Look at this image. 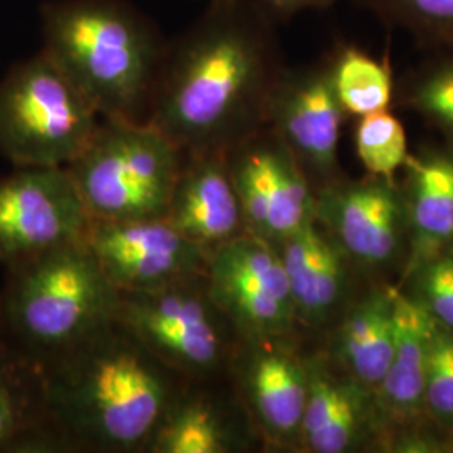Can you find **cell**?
Wrapping results in <instances>:
<instances>
[{"label": "cell", "instance_id": "obj_1", "mask_svg": "<svg viewBox=\"0 0 453 453\" xmlns=\"http://www.w3.org/2000/svg\"><path fill=\"white\" fill-rule=\"evenodd\" d=\"M277 20L257 0H211L168 42L146 121L185 151H228L265 127L284 71Z\"/></svg>", "mask_w": 453, "mask_h": 453}, {"label": "cell", "instance_id": "obj_2", "mask_svg": "<svg viewBox=\"0 0 453 453\" xmlns=\"http://www.w3.org/2000/svg\"><path fill=\"white\" fill-rule=\"evenodd\" d=\"M41 372L50 420L69 452L145 453L187 383L118 319Z\"/></svg>", "mask_w": 453, "mask_h": 453}, {"label": "cell", "instance_id": "obj_3", "mask_svg": "<svg viewBox=\"0 0 453 453\" xmlns=\"http://www.w3.org/2000/svg\"><path fill=\"white\" fill-rule=\"evenodd\" d=\"M42 50L103 118L143 121L168 41L127 0H49Z\"/></svg>", "mask_w": 453, "mask_h": 453}, {"label": "cell", "instance_id": "obj_4", "mask_svg": "<svg viewBox=\"0 0 453 453\" xmlns=\"http://www.w3.org/2000/svg\"><path fill=\"white\" fill-rule=\"evenodd\" d=\"M5 271L0 336L39 368L116 319L119 291L82 239Z\"/></svg>", "mask_w": 453, "mask_h": 453}, {"label": "cell", "instance_id": "obj_5", "mask_svg": "<svg viewBox=\"0 0 453 453\" xmlns=\"http://www.w3.org/2000/svg\"><path fill=\"white\" fill-rule=\"evenodd\" d=\"M185 151L150 121L103 118L65 168L89 219H163Z\"/></svg>", "mask_w": 453, "mask_h": 453}, {"label": "cell", "instance_id": "obj_6", "mask_svg": "<svg viewBox=\"0 0 453 453\" xmlns=\"http://www.w3.org/2000/svg\"><path fill=\"white\" fill-rule=\"evenodd\" d=\"M116 319L185 381L230 376L243 341L211 297L207 275L119 291Z\"/></svg>", "mask_w": 453, "mask_h": 453}, {"label": "cell", "instance_id": "obj_7", "mask_svg": "<svg viewBox=\"0 0 453 453\" xmlns=\"http://www.w3.org/2000/svg\"><path fill=\"white\" fill-rule=\"evenodd\" d=\"M101 119L42 49L0 80V153L14 166H67Z\"/></svg>", "mask_w": 453, "mask_h": 453}, {"label": "cell", "instance_id": "obj_8", "mask_svg": "<svg viewBox=\"0 0 453 453\" xmlns=\"http://www.w3.org/2000/svg\"><path fill=\"white\" fill-rule=\"evenodd\" d=\"M205 275L213 301L242 341L289 340L299 326L274 243L247 232L211 252Z\"/></svg>", "mask_w": 453, "mask_h": 453}, {"label": "cell", "instance_id": "obj_9", "mask_svg": "<svg viewBox=\"0 0 453 453\" xmlns=\"http://www.w3.org/2000/svg\"><path fill=\"white\" fill-rule=\"evenodd\" d=\"M247 232L277 245L316 219V195L304 168L269 128L226 151Z\"/></svg>", "mask_w": 453, "mask_h": 453}, {"label": "cell", "instance_id": "obj_10", "mask_svg": "<svg viewBox=\"0 0 453 453\" xmlns=\"http://www.w3.org/2000/svg\"><path fill=\"white\" fill-rule=\"evenodd\" d=\"M88 222L65 166H16L0 177V265L80 241Z\"/></svg>", "mask_w": 453, "mask_h": 453}, {"label": "cell", "instance_id": "obj_11", "mask_svg": "<svg viewBox=\"0 0 453 453\" xmlns=\"http://www.w3.org/2000/svg\"><path fill=\"white\" fill-rule=\"evenodd\" d=\"M82 242L118 291H150L205 275L211 257L165 217L89 219Z\"/></svg>", "mask_w": 453, "mask_h": 453}, {"label": "cell", "instance_id": "obj_12", "mask_svg": "<svg viewBox=\"0 0 453 453\" xmlns=\"http://www.w3.org/2000/svg\"><path fill=\"white\" fill-rule=\"evenodd\" d=\"M344 114L326 56L316 65L284 67L267 103L265 128L289 148L308 177H329L338 166Z\"/></svg>", "mask_w": 453, "mask_h": 453}, {"label": "cell", "instance_id": "obj_13", "mask_svg": "<svg viewBox=\"0 0 453 453\" xmlns=\"http://www.w3.org/2000/svg\"><path fill=\"white\" fill-rule=\"evenodd\" d=\"M230 376L260 434L279 447H299L308 398L306 357L296 355L288 340L243 341Z\"/></svg>", "mask_w": 453, "mask_h": 453}, {"label": "cell", "instance_id": "obj_14", "mask_svg": "<svg viewBox=\"0 0 453 453\" xmlns=\"http://www.w3.org/2000/svg\"><path fill=\"white\" fill-rule=\"evenodd\" d=\"M316 220L344 256L365 265H385L398 254L405 211L391 181L327 185L316 195Z\"/></svg>", "mask_w": 453, "mask_h": 453}, {"label": "cell", "instance_id": "obj_15", "mask_svg": "<svg viewBox=\"0 0 453 453\" xmlns=\"http://www.w3.org/2000/svg\"><path fill=\"white\" fill-rule=\"evenodd\" d=\"M165 219L209 256L220 245L247 234L226 151L185 153Z\"/></svg>", "mask_w": 453, "mask_h": 453}, {"label": "cell", "instance_id": "obj_16", "mask_svg": "<svg viewBox=\"0 0 453 453\" xmlns=\"http://www.w3.org/2000/svg\"><path fill=\"white\" fill-rule=\"evenodd\" d=\"M275 247L288 275L297 324L321 327L329 323L346 286L344 252L338 243L314 219Z\"/></svg>", "mask_w": 453, "mask_h": 453}, {"label": "cell", "instance_id": "obj_17", "mask_svg": "<svg viewBox=\"0 0 453 453\" xmlns=\"http://www.w3.org/2000/svg\"><path fill=\"white\" fill-rule=\"evenodd\" d=\"M219 381L222 380L187 381L163 415L145 453L242 450L245 435L228 400L217 388Z\"/></svg>", "mask_w": 453, "mask_h": 453}, {"label": "cell", "instance_id": "obj_18", "mask_svg": "<svg viewBox=\"0 0 453 453\" xmlns=\"http://www.w3.org/2000/svg\"><path fill=\"white\" fill-rule=\"evenodd\" d=\"M69 452L50 420L41 368L0 336V453Z\"/></svg>", "mask_w": 453, "mask_h": 453}, {"label": "cell", "instance_id": "obj_19", "mask_svg": "<svg viewBox=\"0 0 453 453\" xmlns=\"http://www.w3.org/2000/svg\"><path fill=\"white\" fill-rule=\"evenodd\" d=\"M395 351L378 385L380 402L389 417L411 420L425 410V388L434 321L425 309L395 291Z\"/></svg>", "mask_w": 453, "mask_h": 453}, {"label": "cell", "instance_id": "obj_20", "mask_svg": "<svg viewBox=\"0 0 453 453\" xmlns=\"http://www.w3.org/2000/svg\"><path fill=\"white\" fill-rule=\"evenodd\" d=\"M308 398L299 447L312 453L348 452L359 435L363 405L357 381L341 380L324 357H306Z\"/></svg>", "mask_w": 453, "mask_h": 453}, {"label": "cell", "instance_id": "obj_21", "mask_svg": "<svg viewBox=\"0 0 453 453\" xmlns=\"http://www.w3.org/2000/svg\"><path fill=\"white\" fill-rule=\"evenodd\" d=\"M395 291H378L351 309L333 338V357L361 387L383 381L395 351Z\"/></svg>", "mask_w": 453, "mask_h": 453}, {"label": "cell", "instance_id": "obj_22", "mask_svg": "<svg viewBox=\"0 0 453 453\" xmlns=\"http://www.w3.org/2000/svg\"><path fill=\"white\" fill-rule=\"evenodd\" d=\"M411 222L421 260L453 241V150H432L410 157Z\"/></svg>", "mask_w": 453, "mask_h": 453}, {"label": "cell", "instance_id": "obj_23", "mask_svg": "<svg viewBox=\"0 0 453 453\" xmlns=\"http://www.w3.org/2000/svg\"><path fill=\"white\" fill-rule=\"evenodd\" d=\"M327 61L344 113L359 118L389 110L395 82L387 61L349 42H340L327 54Z\"/></svg>", "mask_w": 453, "mask_h": 453}, {"label": "cell", "instance_id": "obj_24", "mask_svg": "<svg viewBox=\"0 0 453 453\" xmlns=\"http://www.w3.org/2000/svg\"><path fill=\"white\" fill-rule=\"evenodd\" d=\"M385 29L410 34L425 48L453 42V0H351Z\"/></svg>", "mask_w": 453, "mask_h": 453}, {"label": "cell", "instance_id": "obj_25", "mask_svg": "<svg viewBox=\"0 0 453 453\" xmlns=\"http://www.w3.org/2000/svg\"><path fill=\"white\" fill-rule=\"evenodd\" d=\"M355 146L363 166L374 179L391 181L410 158L405 128L389 110L357 118Z\"/></svg>", "mask_w": 453, "mask_h": 453}, {"label": "cell", "instance_id": "obj_26", "mask_svg": "<svg viewBox=\"0 0 453 453\" xmlns=\"http://www.w3.org/2000/svg\"><path fill=\"white\" fill-rule=\"evenodd\" d=\"M440 56L408 81L406 103L443 130L453 133V56Z\"/></svg>", "mask_w": 453, "mask_h": 453}, {"label": "cell", "instance_id": "obj_27", "mask_svg": "<svg viewBox=\"0 0 453 453\" xmlns=\"http://www.w3.org/2000/svg\"><path fill=\"white\" fill-rule=\"evenodd\" d=\"M413 297L440 327L453 333V250L441 249L415 269Z\"/></svg>", "mask_w": 453, "mask_h": 453}, {"label": "cell", "instance_id": "obj_28", "mask_svg": "<svg viewBox=\"0 0 453 453\" xmlns=\"http://www.w3.org/2000/svg\"><path fill=\"white\" fill-rule=\"evenodd\" d=\"M425 410L441 426L453 428V333L435 323L430 338Z\"/></svg>", "mask_w": 453, "mask_h": 453}, {"label": "cell", "instance_id": "obj_29", "mask_svg": "<svg viewBox=\"0 0 453 453\" xmlns=\"http://www.w3.org/2000/svg\"><path fill=\"white\" fill-rule=\"evenodd\" d=\"M257 2L279 22L306 11L331 9L342 0H257Z\"/></svg>", "mask_w": 453, "mask_h": 453}, {"label": "cell", "instance_id": "obj_30", "mask_svg": "<svg viewBox=\"0 0 453 453\" xmlns=\"http://www.w3.org/2000/svg\"><path fill=\"white\" fill-rule=\"evenodd\" d=\"M440 50H441V52H449V54H452L453 56V42L452 44H449L447 48L440 49Z\"/></svg>", "mask_w": 453, "mask_h": 453}]
</instances>
